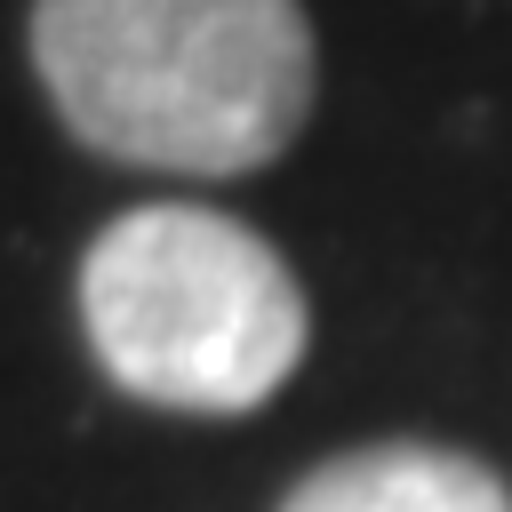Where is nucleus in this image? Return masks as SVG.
Segmentation results:
<instances>
[{
    "instance_id": "nucleus-1",
    "label": "nucleus",
    "mask_w": 512,
    "mask_h": 512,
    "mask_svg": "<svg viewBox=\"0 0 512 512\" xmlns=\"http://www.w3.org/2000/svg\"><path fill=\"white\" fill-rule=\"evenodd\" d=\"M32 72L80 152L152 176H256L320 96L304 0H32Z\"/></svg>"
},
{
    "instance_id": "nucleus-2",
    "label": "nucleus",
    "mask_w": 512,
    "mask_h": 512,
    "mask_svg": "<svg viewBox=\"0 0 512 512\" xmlns=\"http://www.w3.org/2000/svg\"><path fill=\"white\" fill-rule=\"evenodd\" d=\"M96 368L168 416H248L312 352L296 264L208 200H136L80 248Z\"/></svg>"
},
{
    "instance_id": "nucleus-3",
    "label": "nucleus",
    "mask_w": 512,
    "mask_h": 512,
    "mask_svg": "<svg viewBox=\"0 0 512 512\" xmlns=\"http://www.w3.org/2000/svg\"><path fill=\"white\" fill-rule=\"evenodd\" d=\"M272 512H512V488L488 456L448 440H368L320 456L280 488Z\"/></svg>"
}]
</instances>
